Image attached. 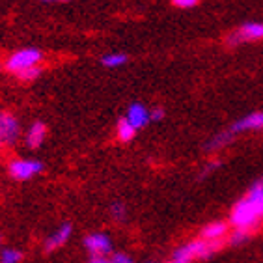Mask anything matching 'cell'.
I'll return each instance as SVG.
<instances>
[{"label": "cell", "instance_id": "21", "mask_svg": "<svg viewBox=\"0 0 263 263\" xmlns=\"http://www.w3.org/2000/svg\"><path fill=\"white\" fill-rule=\"evenodd\" d=\"M164 116H166V112H164L162 106H155L153 110H149V118H152V122H162Z\"/></svg>", "mask_w": 263, "mask_h": 263}, {"label": "cell", "instance_id": "10", "mask_svg": "<svg viewBox=\"0 0 263 263\" xmlns=\"http://www.w3.org/2000/svg\"><path fill=\"white\" fill-rule=\"evenodd\" d=\"M71 235H73V226H71L69 222L60 224V226H58V228H56L54 232H52L51 235L45 239V250H47V252L58 250V248L64 247V245L69 241Z\"/></svg>", "mask_w": 263, "mask_h": 263}, {"label": "cell", "instance_id": "4", "mask_svg": "<svg viewBox=\"0 0 263 263\" xmlns=\"http://www.w3.org/2000/svg\"><path fill=\"white\" fill-rule=\"evenodd\" d=\"M41 172H43V162H40L37 159L17 157L8 162V174L15 181H28V179L40 176Z\"/></svg>", "mask_w": 263, "mask_h": 263}, {"label": "cell", "instance_id": "13", "mask_svg": "<svg viewBox=\"0 0 263 263\" xmlns=\"http://www.w3.org/2000/svg\"><path fill=\"white\" fill-rule=\"evenodd\" d=\"M233 140V133L230 131H224V133H217L215 137H211L205 144V152H218V149H222Z\"/></svg>", "mask_w": 263, "mask_h": 263}, {"label": "cell", "instance_id": "28", "mask_svg": "<svg viewBox=\"0 0 263 263\" xmlns=\"http://www.w3.org/2000/svg\"><path fill=\"white\" fill-rule=\"evenodd\" d=\"M0 71H2V66H0Z\"/></svg>", "mask_w": 263, "mask_h": 263}, {"label": "cell", "instance_id": "17", "mask_svg": "<svg viewBox=\"0 0 263 263\" xmlns=\"http://www.w3.org/2000/svg\"><path fill=\"white\" fill-rule=\"evenodd\" d=\"M41 73H43V67L41 66H34V67H28V69L21 71V73H17V79L23 82H34L35 79H40Z\"/></svg>", "mask_w": 263, "mask_h": 263}, {"label": "cell", "instance_id": "18", "mask_svg": "<svg viewBox=\"0 0 263 263\" xmlns=\"http://www.w3.org/2000/svg\"><path fill=\"white\" fill-rule=\"evenodd\" d=\"M110 217L116 220V222H123L127 218V208L122 202H114L110 205Z\"/></svg>", "mask_w": 263, "mask_h": 263}, {"label": "cell", "instance_id": "5", "mask_svg": "<svg viewBox=\"0 0 263 263\" xmlns=\"http://www.w3.org/2000/svg\"><path fill=\"white\" fill-rule=\"evenodd\" d=\"M261 40H263V23L250 21V23H245V25H241L233 32H230L224 41L230 47H237V45H243V43H252V41H261Z\"/></svg>", "mask_w": 263, "mask_h": 263}, {"label": "cell", "instance_id": "19", "mask_svg": "<svg viewBox=\"0 0 263 263\" xmlns=\"http://www.w3.org/2000/svg\"><path fill=\"white\" fill-rule=\"evenodd\" d=\"M248 239H250V233L243 232V230H232L228 235V243L235 247V245H243Z\"/></svg>", "mask_w": 263, "mask_h": 263}, {"label": "cell", "instance_id": "27", "mask_svg": "<svg viewBox=\"0 0 263 263\" xmlns=\"http://www.w3.org/2000/svg\"><path fill=\"white\" fill-rule=\"evenodd\" d=\"M166 263H176V261H172V259H170V261H166Z\"/></svg>", "mask_w": 263, "mask_h": 263}, {"label": "cell", "instance_id": "26", "mask_svg": "<svg viewBox=\"0 0 263 263\" xmlns=\"http://www.w3.org/2000/svg\"><path fill=\"white\" fill-rule=\"evenodd\" d=\"M0 250H2V239H0Z\"/></svg>", "mask_w": 263, "mask_h": 263}, {"label": "cell", "instance_id": "16", "mask_svg": "<svg viewBox=\"0 0 263 263\" xmlns=\"http://www.w3.org/2000/svg\"><path fill=\"white\" fill-rule=\"evenodd\" d=\"M23 252L17 248H2L0 250V263H21Z\"/></svg>", "mask_w": 263, "mask_h": 263}, {"label": "cell", "instance_id": "12", "mask_svg": "<svg viewBox=\"0 0 263 263\" xmlns=\"http://www.w3.org/2000/svg\"><path fill=\"white\" fill-rule=\"evenodd\" d=\"M45 138H47V125L43 122H34L28 127V131L25 133V144L30 149H37L45 142Z\"/></svg>", "mask_w": 263, "mask_h": 263}, {"label": "cell", "instance_id": "7", "mask_svg": "<svg viewBox=\"0 0 263 263\" xmlns=\"http://www.w3.org/2000/svg\"><path fill=\"white\" fill-rule=\"evenodd\" d=\"M84 248L91 254V258H106L112 252V241L106 233L93 232L84 239Z\"/></svg>", "mask_w": 263, "mask_h": 263}, {"label": "cell", "instance_id": "23", "mask_svg": "<svg viewBox=\"0 0 263 263\" xmlns=\"http://www.w3.org/2000/svg\"><path fill=\"white\" fill-rule=\"evenodd\" d=\"M220 166V161H211V162H208L205 166L202 168V172H200V177H205V176H209L211 172H215L217 168Z\"/></svg>", "mask_w": 263, "mask_h": 263}, {"label": "cell", "instance_id": "15", "mask_svg": "<svg viewBox=\"0 0 263 263\" xmlns=\"http://www.w3.org/2000/svg\"><path fill=\"white\" fill-rule=\"evenodd\" d=\"M127 62V54L123 52H108V54L101 56V64L108 69H116V67H122Z\"/></svg>", "mask_w": 263, "mask_h": 263}, {"label": "cell", "instance_id": "1", "mask_svg": "<svg viewBox=\"0 0 263 263\" xmlns=\"http://www.w3.org/2000/svg\"><path fill=\"white\" fill-rule=\"evenodd\" d=\"M263 224V205L254 194L247 193L230 213V226L233 230H243L252 235Z\"/></svg>", "mask_w": 263, "mask_h": 263}, {"label": "cell", "instance_id": "14", "mask_svg": "<svg viewBox=\"0 0 263 263\" xmlns=\"http://www.w3.org/2000/svg\"><path fill=\"white\" fill-rule=\"evenodd\" d=\"M137 129L131 125V123L127 122L125 118H122L116 125V135H118V140L120 142H131L133 138L137 137Z\"/></svg>", "mask_w": 263, "mask_h": 263}, {"label": "cell", "instance_id": "2", "mask_svg": "<svg viewBox=\"0 0 263 263\" xmlns=\"http://www.w3.org/2000/svg\"><path fill=\"white\" fill-rule=\"evenodd\" d=\"M222 245H224V241H205V239H202V237L194 239V241H189V243L176 248V252H174V256H172V261L191 263V261H194V259H205L217 252Z\"/></svg>", "mask_w": 263, "mask_h": 263}, {"label": "cell", "instance_id": "3", "mask_svg": "<svg viewBox=\"0 0 263 263\" xmlns=\"http://www.w3.org/2000/svg\"><path fill=\"white\" fill-rule=\"evenodd\" d=\"M43 62V52L34 47H26V49H19V51L11 52L4 62V69L11 75H17L21 71L28 69V67L41 66Z\"/></svg>", "mask_w": 263, "mask_h": 263}, {"label": "cell", "instance_id": "25", "mask_svg": "<svg viewBox=\"0 0 263 263\" xmlns=\"http://www.w3.org/2000/svg\"><path fill=\"white\" fill-rule=\"evenodd\" d=\"M41 2H49V4H56V2H69V0H41Z\"/></svg>", "mask_w": 263, "mask_h": 263}, {"label": "cell", "instance_id": "8", "mask_svg": "<svg viewBox=\"0 0 263 263\" xmlns=\"http://www.w3.org/2000/svg\"><path fill=\"white\" fill-rule=\"evenodd\" d=\"M263 129V110L258 112H250L247 116L239 118L237 122L230 127V131L233 135L237 133H250V131H261Z\"/></svg>", "mask_w": 263, "mask_h": 263}, {"label": "cell", "instance_id": "6", "mask_svg": "<svg viewBox=\"0 0 263 263\" xmlns=\"http://www.w3.org/2000/svg\"><path fill=\"white\" fill-rule=\"evenodd\" d=\"M21 137V123L11 112H0V149L13 146Z\"/></svg>", "mask_w": 263, "mask_h": 263}, {"label": "cell", "instance_id": "9", "mask_svg": "<svg viewBox=\"0 0 263 263\" xmlns=\"http://www.w3.org/2000/svg\"><path fill=\"white\" fill-rule=\"evenodd\" d=\"M127 120V122L131 123L137 131H140L142 127H146L147 123L152 122V118H149V108H147L146 105H142V103H133V105H129V108H127L125 116H123Z\"/></svg>", "mask_w": 263, "mask_h": 263}, {"label": "cell", "instance_id": "24", "mask_svg": "<svg viewBox=\"0 0 263 263\" xmlns=\"http://www.w3.org/2000/svg\"><path fill=\"white\" fill-rule=\"evenodd\" d=\"M88 263H108V259L106 258H91Z\"/></svg>", "mask_w": 263, "mask_h": 263}, {"label": "cell", "instance_id": "11", "mask_svg": "<svg viewBox=\"0 0 263 263\" xmlns=\"http://www.w3.org/2000/svg\"><path fill=\"white\" fill-rule=\"evenodd\" d=\"M228 235H230V226L226 222H220V220L209 222L200 232V237L205 239V241H226Z\"/></svg>", "mask_w": 263, "mask_h": 263}, {"label": "cell", "instance_id": "22", "mask_svg": "<svg viewBox=\"0 0 263 263\" xmlns=\"http://www.w3.org/2000/svg\"><path fill=\"white\" fill-rule=\"evenodd\" d=\"M200 0H172V4L176 8H181V10H189V8H194Z\"/></svg>", "mask_w": 263, "mask_h": 263}, {"label": "cell", "instance_id": "20", "mask_svg": "<svg viewBox=\"0 0 263 263\" xmlns=\"http://www.w3.org/2000/svg\"><path fill=\"white\" fill-rule=\"evenodd\" d=\"M108 263H135V259L123 252H114L110 258H108Z\"/></svg>", "mask_w": 263, "mask_h": 263}]
</instances>
